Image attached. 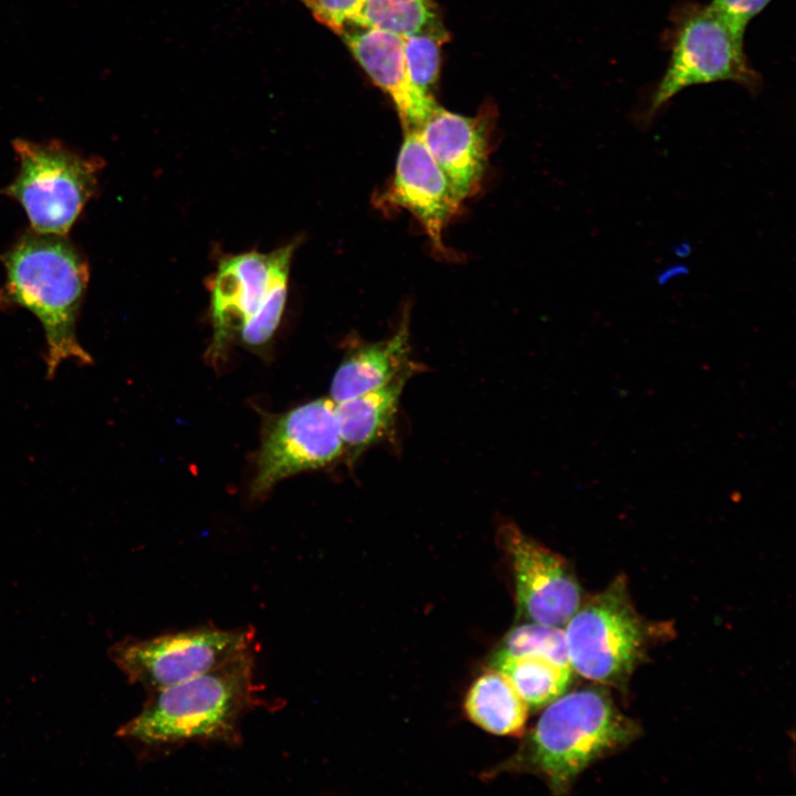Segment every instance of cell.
<instances>
[{
  "label": "cell",
  "mask_w": 796,
  "mask_h": 796,
  "mask_svg": "<svg viewBox=\"0 0 796 796\" xmlns=\"http://www.w3.org/2000/svg\"><path fill=\"white\" fill-rule=\"evenodd\" d=\"M0 261L6 270L0 308H25L39 320L46 343L48 378L66 360L92 364L76 334L90 280L81 251L65 237L29 230L0 254Z\"/></svg>",
  "instance_id": "1"
},
{
  "label": "cell",
  "mask_w": 796,
  "mask_h": 796,
  "mask_svg": "<svg viewBox=\"0 0 796 796\" xmlns=\"http://www.w3.org/2000/svg\"><path fill=\"white\" fill-rule=\"evenodd\" d=\"M252 649L188 681L151 692L118 735L148 746L239 742L242 716L258 703Z\"/></svg>",
  "instance_id": "2"
},
{
  "label": "cell",
  "mask_w": 796,
  "mask_h": 796,
  "mask_svg": "<svg viewBox=\"0 0 796 796\" xmlns=\"http://www.w3.org/2000/svg\"><path fill=\"white\" fill-rule=\"evenodd\" d=\"M637 734L638 725L608 692L580 689L549 703L530 736L526 758L554 793H565L589 764Z\"/></svg>",
  "instance_id": "3"
},
{
  "label": "cell",
  "mask_w": 796,
  "mask_h": 796,
  "mask_svg": "<svg viewBox=\"0 0 796 796\" xmlns=\"http://www.w3.org/2000/svg\"><path fill=\"white\" fill-rule=\"evenodd\" d=\"M19 169L1 192L24 210L31 230L66 237L95 196L104 161L55 139L12 142Z\"/></svg>",
  "instance_id": "4"
},
{
  "label": "cell",
  "mask_w": 796,
  "mask_h": 796,
  "mask_svg": "<svg viewBox=\"0 0 796 796\" xmlns=\"http://www.w3.org/2000/svg\"><path fill=\"white\" fill-rule=\"evenodd\" d=\"M565 625L570 667L586 679L620 685L643 656L646 626L622 576L580 604Z\"/></svg>",
  "instance_id": "5"
},
{
  "label": "cell",
  "mask_w": 796,
  "mask_h": 796,
  "mask_svg": "<svg viewBox=\"0 0 796 796\" xmlns=\"http://www.w3.org/2000/svg\"><path fill=\"white\" fill-rule=\"evenodd\" d=\"M254 630L199 627L116 645L111 656L134 683L161 690L203 674L252 649Z\"/></svg>",
  "instance_id": "6"
},
{
  "label": "cell",
  "mask_w": 796,
  "mask_h": 796,
  "mask_svg": "<svg viewBox=\"0 0 796 796\" xmlns=\"http://www.w3.org/2000/svg\"><path fill=\"white\" fill-rule=\"evenodd\" d=\"M743 38L709 6L687 11L677 25L670 63L646 116L651 118L677 93L695 84L732 81L757 88L760 76L747 63Z\"/></svg>",
  "instance_id": "7"
},
{
  "label": "cell",
  "mask_w": 796,
  "mask_h": 796,
  "mask_svg": "<svg viewBox=\"0 0 796 796\" xmlns=\"http://www.w3.org/2000/svg\"><path fill=\"white\" fill-rule=\"evenodd\" d=\"M298 239L270 253L256 251L221 259L209 282L213 341L211 358L270 303L287 296L291 261Z\"/></svg>",
  "instance_id": "8"
},
{
  "label": "cell",
  "mask_w": 796,
  "mask_h": 796,
  "mask_svg": "<svg viewBox=\"0 0 796 796\" xmlns=\"http://www.w3.org/2000/svg\"><path fill=\"white\" fill-rule=\"evenodd\" d=\"M344 450L335 402L320 398L269 423L258 455L252 494L261 495L290 475L325 467Z\"/></svg>",
  "instance_id": "9"
},
{
  "label": "cell",
  "mask_w": 796,
  "mask_h": 796,
  "mask_svg": "<svg viewBox=\"0 0 796 796\" xmlns=\"http://www.w3.org/2000/svg\"><path fill=\"white\" fill-rule=\"evenodd\" d=\"M498 543L511 568L519 612L533 622L563 626L582 604V589L568 562L505 523Z\"/></svg>",
  "instance_id": "10"
},
{
  "label": "cell",
  "mask_w": 796,
  "mask_h": 796,
  "mask_svg": "<svg viewBox=\"0 0 796 796\" xmlns=\"http://www.w3.org/2000/svg\"><path fill=\"white\" fill-rule=\"evenodd\" d=\"M387 205L409 211L432 245L444 251L442 233L462 202L427 149L418 130L406 132L390 185Z\"/></svg>",
  "instance_id": "11"
},
{
  "label": "cell",
  "mask_w": 796,
  "mask_h": 796,
  "mask_svg": "<svg viewBox=\"0 0 796 796\" xmlns=\"http://www.w3.org/2000/svg\"><path fill=\"white\" fill-rule=\"evenodd\" d=\"M418 132L458 198L471 196L488 161V122L437 105Z\"/></svg>",
  "instance_id": "12"
},
{
  "label": "cell",
  "mask_w": 796,
  "mask_h": 796,
  "mask_svg": "<svg viewBox=\"0 0 796 796\" xmlns=\"http://www.w3.org/2000/svg\"><path fill=\"white\" fill-rule=\"evenodd\" d=\"M342 35L374 83L391 97L405 133L419 130L438 104L433 96L422 94L411 84L405 64L402 36L369 28L345 31Z\"/></svg>",
  "instance_id": "13"
},
{
  "label": "cell",
  "mask_w": 796,
  "mask_h": 796,
  "mask_svg": "<svg viewBox=\"0 0 796 796\" xmlns=\"http://www.w3.org/2000/svg\"><path fill=\"white\" fill-rule=\"evenodd\" d=\"M412 367L410 360L409 317L388 338L353 347L337 368L331 385V398L341 402L378 388Z\"/></svg>",
  "instance_id": "14"
},
{
  "label": "cell",
  "mask_w": 796,
  "mask_h": 796,
  "mask_svg": "<svg viewBox=\"0 0 796 796\" xmlns=\"http://www.w3.org/2000/svg\"><path fill=\"white\" fill-rule=\"evenodd\" d=\"M412 371L413 366L378 388L335 402V416L344 446L360 452L387 434Z\"/></svg>",
  "instance_id": "15"
},
{
  "label": "cell",
  "mask_w": 796,
  "mask_h": 796,
  "mask_svg": "<svg viewBox=\"0 0 796 796\" xmlns=\"http://www.w3.org/2000/svg\"><path fill=\"white\" fill-rule=\"evenodd\" d=\"M468 718L496 735H521L528 705L501 672L492 669L471 685L464 701Z\"/></svg>",
  "instance_id": "16"
},
{
  "label": "cell",
  "mask_w": 796,
  "mask_h": 796,
  "mask_svg": "<svg viewBox=\"0 0 796 796\" xmlns=\"http://www.w3.org/2000/svg\"><path fill=\"white\" fill-rule=\"evenodd\" d=\"M490 667L505 675L528 708L549 704L572 682L573 669L541 656H511L495 651Z\"/></svg>",
  "instance_id": "17"
},
{
  "label": "cell",
  "mask_w": 796,
  "mask_h": 796,
  "mask_svg": "<svg viewBox=\"0 0 796 796\" xmlns=\"http://www.w3.org/2000/svg\"><path fill=\"white\" fill-rule=\"evenodd\" d=\"M355 25L401 36L429 33L448 39L432 0H365Z\"/></svg>",
  "instance_id": "18"
},
{
  "label": "cell",
  "mask_w": 796,
  "mask_h": 796,
  "mask_svg": "<svg viewBox=\"0 0 796 796\" xmlns=\"http://www.w3.org/2000/svg\"><path fill=\"white\" fill-rule=\"evenodd\" d=\"M498 651L511 656H541L570 666L565 631L559 626L533 621L517 626L507 632Z\"/></svg>",
  "instance_id": "19"
},
{
  "label": "cell",
  "mask_w": 796,
  "mask_h": 796,
  "mask_svg": "<svg viewBox=\"0 0 796 796\" xmlns=\"http://www.w3.org/2000/svg\"><path fill=\"white\" fill-rule=\"evenodd\" d=\"M446 39L429 33L402 36L408 77L411 84L427 96H433L431 90L438 80L440 45Z\"/></svg>",
  "instance_id": "20"
},
{
  "label": "cell",
  "mask_w": 796,
  "mask_h": 796,
  "mask_svg": "<svg viewBox=\"0 0 796 796\" xmlns=\"http://www.w3.org/2000/svg\"><path fill=\"white\" fill-rule=\"evenodd\" d=\"M315 19L338 34L355 24L365 0H301Z\"/></svg>",
  "instance_id": "21"
},
{
  "label": "cell",
  "mask_w": 796,
  "mask_h": 796,
  "mask_svg": "<svg viewBox=\"0 0 796 796\" xmlns=\"http://www.w3.org/2000/svg\"><path fill=\"white\" fill-rule=\"evenodd\" d=\"M772 0H712L709 6L736 33L744 35L748 22Z\"/></svg>",
  "instance_id": "22"
}]
</instances>
